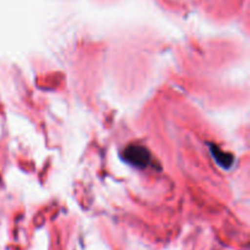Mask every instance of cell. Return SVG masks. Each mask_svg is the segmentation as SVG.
I'll list each match as a JSON object with an SVG mask.
<instances>
[{
  "label": "cell",
  "mask_w": 250,
  "mask_h": 250,
  "mask_svg": "<svg viewBox=\"0 0 250 250\" xmlns=\"http://www.w3.org/2000/svg\"><path fill=\"white\" fill-rule=\"evenodd\" d=\"M124 158L137 167H146L150 163V154L142 146H129L125 150Z\"/></svg>",
  "instance_id": "6da1fadb"
},
{
  "label": "cell",
  "mask_w": 250,
  "mask_h": 250,
  "mask_svg": "<svg viewBox=\"0 0 250 250\" xmlns=\"http://www.w3.org/2000/svg\"><path fill=\"white\" fill-rule=\"evenodd\" d=\"M211 150H212V154H214L215 159H216L217 163H219L220 165H222L224 167H226V168L231 167L232 156H229V154L222 153V151H220L219 149H217L216 146H211Z\"/></svg>",
  "instance_id": "7a4b0ae2"
}]
</instances>
